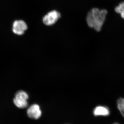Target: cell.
Here are the masks:
<instances>
[{"label": "cell", "mask_w": 124, "mask_h": 124, "mask_svg": "<svg viewBox=\"0 0 124 124\" xmlns=\"http://www.w3.org/2000/svg\"><path fill=\"white\" fill-rule=\"evenodd\" d=\"M27 28L26 23L23 20H16L13 24V32L14 33L18 35H23Z\"/></svg>", "instance_id": "277c9868"}, {"label": "cell", "mask_w": 124, "mask_h": 124, "mask_svg": "<svg viewBox=\"0 0 124 124\" xmlns=\"http://www.w3.org/2000/svg\"><path fill=\"white\" fill-rule=\"evenodd\" d=\"M27 114L30 118L37 119L41 116L42 112L39 105L34 104L28 108Z\"/></svg>", "instance_id": "5b68a950"}, {"label": "cell", "mask_w": 124, "mask_h": 124, "mask_svg": "<svg viewBox=\"0 0 124 124\" xmlns=\"http://www.w3.org/2000/svg\"><path fill=\"white\" fill-rule=\"evenodd\" d=\"M61 17V14L57 10L50 11L43 17L42 22L45 25L50 26L55 24Z\"/></svg>", "instance_id": "3957f363"}, {"label": "cell", "mask_w": 124, "mask_h": 124, "mask_svg": "<svg viewBox=\"0 0 124 124\" xmlns=\"http://www.w3.org/2000/svg\"><path fill=\"white\" fill-rule=\"evenodd\" d=\"M107 14V10L105 9H92L86 16V22L88 26L97 31H100L105 22Z\"/></svg>", "instance_id": "6da1fadb"}, {"label": "cell", "mask_w": 124, "mask_h": 124, "mask_svg": "<svg viewBox=\"0 0 124 124\" xmlns=\"http://www.w3.org/2000/svg\"><path fill=\"white\" fill-rule=\"evenodd\" d=\"M117 108L124 117V98H120L117 101Z\"/></svg>", "instance_id": "ba28073f"}, {"label": "cell", "mask_w": 124, "mask_h": 124, "mask_svg": "<svg viewBox=\"0 0 124 124\" xmlns=\"http://www.w3.org/2000/svg\"><path fill=\"white\" fill-rule=\"evenodd\" d=\"M110 113V110L108 108L102 106L96 107L93 111V114L95 116H106L109 115Z\"/></svg>", "instance_id": "8992f818"}, {"label": "cell", "mask_w": 124, "mask_h": 124, "mask_svg": "<svg viewBox=\"0 0 124 124\" xmlns=\"http://www.w3.org/2000/svg\"><path fill=\"white\" fill-rule=\"evenodd\" d=\"M29 96L25 91L23 90L18 91L13 100L14 103L18 108H26L28 105L27 100Z\"/></svg>", "instance_id": "7a4b0ae2"}, {"label": "cell", "mask_w": 124, "mask_h": 124, "mask_svg": "<svg viewBox=\"0 0 124 124\" xmlns=\"http://www.w3.org/2000/svg\"><path fill=\"white\" fill-rule=\"evenodd\" d=\"M117 124V123H115V124Z\"/></svg>", "instance_id": "9c48e42d"}, {"label": "cell", "mask_w": 124, "mask_h": 124, "mask_svg": "<svg viewBox=\"0 0 124 124\" xmlns=\"http://www.w3.org/2000/svg\"><path fill=\"white\" fill-rule=\"evenodd\" d=\"M116 13L119 14L121 17L124 19V1L120 3L115 9Z\"/></svg>", "instance_id": "52a82bcc"}]
</instances>
